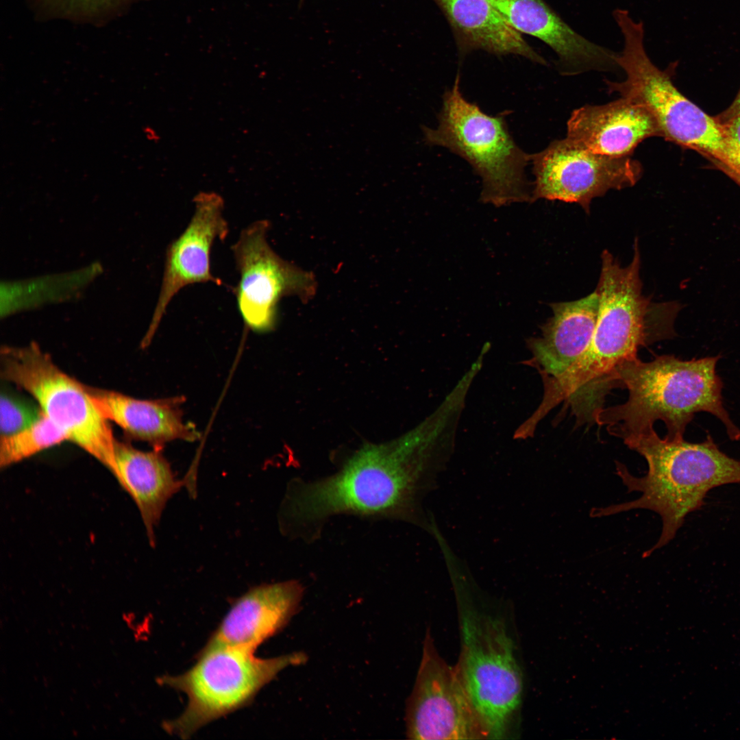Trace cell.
<instances>
[{"label": "cell", "mask_w": 740, "mask_h": 740, "mask_svg": "<svg viewBox=\"0 0 740 740\" xmlns=\"http://www.w3.org/2000/svg\"><path fill=\"white\" fill-rule=\"evenodd\" d=\"M134 0H39L49 11L64 15L91 16ZM136 1V0H135Z\"/></svg>", "instance_id": "obj_23"}, {"label": "cell", "mask_w": 740, "mask_h": 740, "mask_svg": "<svg viewBox=\"0 0 740 740\" xmlns=\"http://www.w3.org/2000/svg\"><path fill=\"white\" fill-rule=\"evenodd\" d=\"M86 387L103 415L132 439L161 449L171 441H192L198 437L195 428L183 419L182 397L139 399L116 391Z\"/></svg>", "instance_id": "obj_17"}, {"label": "cell", "mask_w": 740, "mask_h": 740, "mask_svg": "<svg viewBox=\"0 0 740 740\" xmlns=\"http://www.w3.org/2000/svg\"><path fill=\"white\" fill-rule=\"evenodd\" d=\"M269 223L258 220L243 229L232 246L240 278L234 293L247 328L256 332L274 328L282 297L296 295L306 301L314 294L312 273L280 258L267 242Z\"/></svg>", "instance_id": "obj_9"}, {"label": "cell", "mask_w": 740, "mask_h": 740, "mask_svg": "<svg viewBox=\"0 0 740 740\" xmlns=\"http://www.w3.org/2000/svg\"><path fill=\"white\" fill-rule=\"evenodd\" d=\"M142 451L116 440L114 477L137 506L149 543L155 544V529L168 501L184 486L160 452Z\"/></svg>", "instance_id": "obj_18"}, {"label": "cell", "mask_w": 740, "mask_h": 740, "mask_svg": "<svg viewBox=\"0 0 740 740\" xmlns=\"http://www.w3.org/2000/svg\"><path fill=\"white\" fill-rule=\"evenodd\" d=\"M613 17L624 38V47L617 54L616 62L626 77L620 82L606 81L609 92H618L646 107L656 119L662 137L722 164V123L684 96L671 81L669 71L661 70L652 62L644 46L642 21H634L624 9L615 10Z\"/></svg>", "instance_id": "obj_7"}, {"label": "cell", "mask_w": 740, "mask_h": 740, "mask_svg": "<svg viewBox=\"0 0 740 740\" xmlns=\"http://www.w3.org/2000/svg\"><path fill=\"white\" fill-rule=\"evenodd\" d=\"M458 606L461 651L456 664L464 686L486 733L502 739L519 707L523 691L521 669L504 619L488 606L466 561L446 565Z\"/></svg>", "instance_id": "obj_4"}, {"label": "cell", "mask_w": 740, "mask_h": 740, "mask_svg": "<svg viewBox=\"0 0 740 740\" xmlns=\"http://www.w3.org/2000/svg\"><path fill=\"white\" fill-rule=\"evenodd\" d=\"M406 726L410 739H487L456 665L442 658L429 630L407 701Z\"/></svg>", "instance_id": "obj_10"}, {"label": "cell", "mask_w": 740, "mask_h": 740, "mask_svg": "<svg viewBox=\"0 0 740 740\" xmlns=\"http://www.w3.org/2000/svg\"><path fill=\"white\" fill-rule=\"evenodd\" d=\"M422 130L427 144L447 148L471 166L482 180L483 203L532 201L525 173L532 154L515 142L504 113L489 115L463 97L458 74L443 95L438 125Z\"/></svg>", "instance_id": "obj_5"}, {"label": "cell", "mask_w": 740, "mask_h": 740, "mask_svg": "<svg viewBox=\"0 0 740 740\" xmlns=\"http://www.w3.org/2000/svg\"><path fill=\"white\" fill-rule=\"evenodd\" d=\"M102 271L99 263L64 274L1 284V316L75 297Z\"/></svg>", "instance_id": "obj_20"}, {"label": "cell", "mask_w": 740, "mask_h": 740, "mask_svg": "<svg viewBox=\"0 0 740 740\" xmlns=\"http://www.w3.org/2000/svg\"><path fill=\"white\" fill-rule=\"evenodd\" d=\"M736 106L737 110L736 113L740 112V94L737 98Z\"/></svg>", "instance_id": "obj_26"}, {"label": "cell", "mask_w": 740, "mask_h": 740, "mask_svg": "<svg viewBox=\"0 0 740 740\" xmlns=\"http://www.w3.org/2000/svg\"><path fill=\"white\" fill-rule=\"evenodd\" d=\"M532 201L539 199L576 203L589 212L591 201L610 189L634 186L641 164L631 156L615 158L585 149L567 138L555 140L532 154Z\"/></svg>", "instance_id": "obj_11"}, {"label": "cell", "mask_w": 740, "mask_h": 740, "mask_svg": "<svg viewBox=\"0 0 740 740\" xmlns=\"http://www.w3.org/2000/svg\"><path fill=\"white\" fill-rule=\"evenodd\" d=\"M304 593L297 581L262 584L235 600L207 643L255 652L295 614Z\"/></svg>", "instance_id": "obj_14"}, {"label": "cell", "mask_w": 740, "mask_h": 740, "mask_svg": "<svg viewBox=\"0 0 740 740\" xmlns=\"http://www.w3.org/2000/svg\"><path fill=\"white\" fill-rule=\"evenodd\" d=\"M303 652L262 658L254 652L223 645L206 643L190 669L179 675H164L158 683L187 696V704L177 718L166 721L164 729L186 739L210 722L247 706L278 674L306 661Z\"/></svg>", "instance_id": "obj_6"}, {"label": "cell", "mask_w": 740, "mask_h": 740, "mask_svg": "<svg viewBox=\"0 0 740 740\" xmlns=\"http://www.w3.org/2000/svg\"><path fill=\"white\" fill-rule=\"evenodd\" d=\"M662 137L658 125L646 107L621 98L603 105H585L575 110L567 124V136L596 153L631 156L644 140Z\"/></svg>", "instance_id": "obj_15"}, {"label": "cell", "mask_w": 740, "mask_h": 740, "mask_svg": "<svg viewBox=\"0 0 740 740\" xmlns=\"http://www.w3.org/2000/svg\"><path fill=\"white\" fill-rule=\"evenodd\" d=\"M726 173L740 185V173L730 171H727Z\"/></svg>", "instance_id": "obj_25"}, {"label": "cell", "mask_w": 740, "mask_h": 740, "mask_svg": "<svg viewBox=\"0 0 740 740\" xmlns=\"http://www.w3.org/2000/svg\"><path fill=\"white\" fill-rule=\"evenodd\" d=\"M1 376L29 393L70 441L113 475L116 440L86 386L63 372L34 343L1 350Z\"/></svg>", "instance_id": "obj_8"}, {"label": "cell", "mask_w": 740, "mask_h": 740, "mask_svg": "<svg viewBox=\"0 0 740 740\" xmlns=\"http://www.w3.org/2000/svg\"><path fill=\"white\" fill-rule=\"evenodd\" d=\"M461 417L456 406L441 402L399 439L366 445L338 473L298 489L289 498L291 515L310 521L342 513L389 515L430 534L432 513L423 501L455 452Z\"/></svg>", "instance_id": "obj_1"}, {"label": "cell", "mask_w": 740, "mask_h": 740, "mask_svg": "<svg viewBox=\"0 0 740 740\" xmlns=\"http://www.w3.org/2000/svg\"><path fill=\"white\" fill-rule=\"evenodd\" d=\"M599 306L595 291L578 300L552 303V316L541 333L526 340L530 357L522 363L535 369L542 381L563 373L589 346L596 325Z\"/></svg>", "instance_id": "obj_16"}, {"label": "cell", "mask_w": 740, "mask_h": 740, "mask_svg": "<svg viewBox=\"0 0 740 740\" xmlns=\"http://www.w3.org/2000/svg\"><path fill=\"white\" fill-rule=\"evenodd\" d=\"M42 414L38 404L8 391H2L0 399L1 436L25 429L36 422Z\"/></svg>", "instance_id": "obj_22"}, {"label": "cell", "mask_w": 740, "mask_h": 740, "mask_svg": "<svg viewBox=\"0 0 740 740\" xmlns=\"http://www.w3.org/2000/svg\"><path fill=\"white\" fill-rule=\"evenodd\" d=\"M719 356L682 360L672 355L657 356L650 362L638 358L617 371L618 386L628 391L627 401L601 408L594 422L625 441L654 428L656 420L667 429L665 438L683 439L695 413L705 411L717 417L732 440L740 430L725 409L723 383L716 372Z\"/></svg>", "instance_id": "obj_2"}, {"label": "cell", "mask_w": 740, "mask_h": 740, "mask_svg": "<svg viewBox=\"0 0 740 740\" xmlns=\"http://www.w3.org/2000/svg\"><path fill=\"white\" fill-rule=\"evenodd\" d=\"M491 1L514 29L541 40L555 52L563 75L619 68L617 53L579 34L543 0Z\"/></svg>", "instance_id": "obj_13"}, {"label": "cell", "mask_w": 740, "mask_h": 740, "mask_svg": "<svg viewBox=\"0 0 740 740\" xmlns=\"http://www.w3.org/2000/svg\"><path fill=\"white\" fill-rule=\"evenodd\" d=\"M645 459L648 469L635 477L616 462V473L628 492L641 493L638 499L591 509L592 517L609 516L633 509L658 513L662 531L656 544L644 552L649 556L669 543L688 514L699 510L707 493L722 485L740 483V460L722 452L710 434L700 443L661 439L654 428L624 441Z\"/></svg>", "instance_id": "obj_3"}, {"label": "cell", "mask_w": 740, "mask_h": 740, "mask_svg": "<svg viewBox=\"0 0 740 740\" xmlns=\"http://www.w3.org/2000/svg\"><path fill=\"white\" fill-rule=\"evenodd\" d=\"M66 440V434L42 414L25 429L1 436L0 466L8 467Z\"/></svg>", "instance_id": "obj_21"}, {"label": "cell", "mask_w": 740, "mask_h": 740, "mask_svg": "<svg viewBox=\"0 0 740 740\" xmlns=\"http://www.w3.org/2000/svg\"><path fill=\"white\" fill-rule=\"evenodd\" d=\"M194 203L190 222L167 247L160 292L143 347L151 341L169 304L181 289L196 283L222 284L211 272L210 252L214 241H223L228 234L223 200L215 193L203 192Z\"/></svg>", "instance_id": "obj_12"}, {"label": "cell", "mask_w": 740, "mask_h": 740, "mask_svg": "<svg viewBox=\"0 0 740 740\" xmlns=\"http://www.w3.org/2000/svg\"><path fill=\"white\" fill-rule=\"evenodd\" d=\"M724 162L719 164L724 171L740 173V112L722 123Z\"/></svg>", "instance_id": "obj_24"}, {"label": "cell", "mask_w": 740, "mask_h": 740, "mask_svg": "<svg viewBox=\"0 0 740 740\" xmlns=\"http://www.w3.org/2000/svg\"><path fill=\"white\" fill-rule=\"evenodd\" d=\"M447 18L462 55L473 50L503 56L515 54L547 65L514 29L491 0H434Z\"/></svg>", "instance_id": "obj_19"}]
</instances>
